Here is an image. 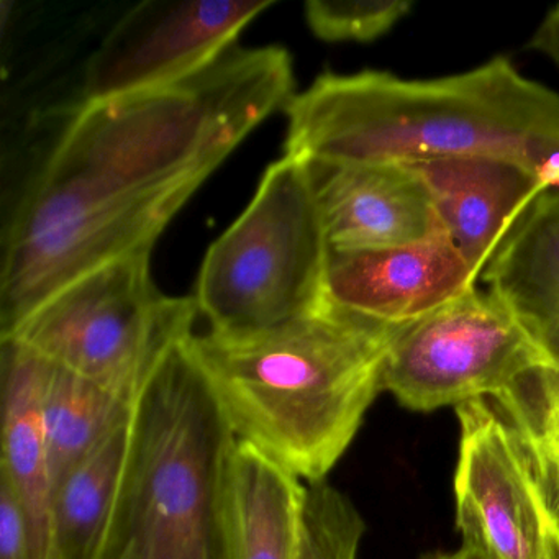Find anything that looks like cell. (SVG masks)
Instances as JSON below:
<instances>
[{"mask_svg": "<svg viewBox=\"0 0 559 559\" xmlns=\"http://www.w3.org/2000/svg\"><path fill=\"white\" fill-rule=\"evenodd\" d=\"M294 94L286 48L235 45L171 86L81 104L5 227L0 336L83 274L152 253L192 195Z\"/></svg>", "mask_w": 559, "mask_h": 559, "instance_id": "1", "label": "cell"}, {"mask_svg": "<svg viewBox=\"0 0 559 559\" xmlns=\"http://www.w3.org/2000/svg\"><path fill=\"white\" fill-rule=\"evenodd\" d=\"M286 116L284 155L312 165L497 156L559 189V94L506 57L435 80L320 74L294 94Z\"/></svg>", "mask_w": 559, "mask_h": 559, "instance_id": "2", "label": "cell"}, {"mask_svg": "<svg viewBox=\"0 0 559 559\" xmlns=\"http://www.w3.org/2000/svg\"><path fill=\"white\" fill-rule=\"evenodd\" d=\"M401 326L326 300L253 335L194 333L191 346L237 440L309 484L326 480L355 440Z\"/></svg>", "mask_w": 559, "mask_h": 559, "instance_id": "3", "label": "cell"}, {"mask_svg": "<svg viewBox=\"0 0 559 559\" xmlns=\"http://www.w3.org/2000/svg\"><path fill=\"white\" fill-rule=\"evenodd\" d=\"M191 338L136 397L119 493L94 559H234L238 440Z\"/></svg>", "mask_w": 559, "mask_h": 559, "instance_id": "4", "label": "cell"}, {"mask_svg": "<svg viewBox=\"0 0 559 559\" xmlns=\"http://www.w3.org/2000/svg\"><path fill=\"white\" fill-rule=\"evenodd\" d=\"M329 257L309 163L284 155L205 253L194 300L207 332L253 335L316 312Z\"/></svg>", "mask_w": 559, "mask_h": 559, "instance_id": "5", "label": "cell"}, {"mask_svg": "<svg viewBox=\"0 0 559 559\" xmlns=\"http://www.w3.org/2000/svg\"><path fill=\"white\" fill-rule=\"evenodd\" d=\"M198 316L194 297L156 286L152 253H136L78 277L0 338L135 402L168 353L194 335Z\"/></svg>", "mask_w": 559, "mask_h": 559, "instance_id": "6", "label": "cell"}, {"mask_svg": "<svg viewBox=\"0 0 559 559\" xmlns=\"http://www.w3.org/2000/svg\"><path fill=\"white\" fill-rule=\"evenodd\" d=\"M551 366L492 290L474 286L395 333L382 391L415 412L490 399Z\"/></svg>", "mask_w": 559, "mask_h": 559, "instance_id": "7", "label": "cell"}, {"mask_svg": "<svg viewBox=\"0 0 559 559\" xmlns=\"http://www.w3.org/2000/svg\"><path fill=\"white\" fill-rule=\"evenodd\" d=\"M454 474L463 545L489 559H559V519L490 399L457 405Z\"/></svg>", "mask_w": 559, "mask_h": 559, "instance_id": "8", "label": "cell"}, {"mask_svg": "<svg viewBox=\"0 0 559 559\" xmlns=\"http://www.w3.org/2000/svg\"><path fill=\"white\" fill-rule=\"evenodd\" d=\"M274 0H146L119 19L84 70V103L171 86L237 45Z\"/></svg>", "mask_w": 559, "mask_h": 559, "instance_id": "9", "label": "cell"}, {"mask_svg": "<svg viewBox=\"0 0 559 559\" xmlns=\"http://www.w3.org/2000/svg\"><path fill=\"white\" fill-rule=\"evenodd\" d=\"M474 286L477 277L443 231L404 247L330 248L326 300L376 322H415Z\"/></svg>", "mask_w": 559, "mask_h": 559, "instance_id": "10", "label": "cell"}, {"mask_svg": "<svg viewBox=\"0 0 559 559\" xmlns=\"http://www.w3.org/2000/svg\"><path fill=\"white\" fill-rule=\"evenodd\" d=\"M309 166L332 250L404 247L443 231L412 166Z\"/></svg>", "mask_w": 559, "mask_h": 559, "instance_id": "11", "label": "cell"}, {"mask_svg": "<svg viewBox=\"0 0 559 559\" xmlns=\"http://www.w3.org/2000/svg\"><path fill=\"white\" fill-rule=\"evenodd\" d=\"M421 176L441 230L479 280L523 212L549 186L520 163L461 156L408 165Z\"/></svg>", "mask_w": 559, "mask_h": 559, "instance_id": "12", "label": "cell"}, {"mask_svg": "<svg viewBox=\"0 0 559 559\" xmlns=\"http://www.w3.org/2000/svg\"><path fill=\"white\" fill-rule=\"evenodd\" d=\"M483 280L559 368V189L523 212Z\"/></svg>", "mask_w": 559, "mask_h": 559, "instance_id": "13", "label": "cell"}, {"mask_svg": "<svg viewBox=\"0 0 559 559\" xmlns=\"http://www.w3.org/2000/svg\"><path fill=\"white\" fill-rule=\"evenodd\" d=\"M50 361L14 338H0L2 457L0 477L17 489L34 520L38 542L50 555V463L44 395Z\"/></svg>", "mask_w": 559, "mask_h": 559, "instance_id": "14", "label": "cell"}, {"mask_svg": "<svg viewBox=\"0 0 559 559\" xmlns=\"http://www.w3.org/2000/svg\"><path fill=\"white\" fill-rule=\"evenodd\" d=\"M306 483L238 441L234 559H297Z\"/></svg>", "mask_w": 559, "mask_h": 559, "instance_id": "15", "label": "cell"}, {"mask_svg": "<svg viewBox=\"0 0 559 559\" xmlns=\"http://www.w3.org/2000/svg\"><path fill=\"white\" fill-rule=\"evenodd\" d=\"M130 430L132 417L117 425L53 487L48 559L96 556L119 493Z\"/></svg>", "mask_w": 559, "mask_h": 559, "instance_id": "16", "label": "cell"}, {"mask_svg": "<svg viewBox=\"0 0 559 559\" xmlns=\"http://www.w3.org/2000/svg\"><path fill=\"white\" fill-rule=\"evenodd\" d=\"M133 405L135 402L50 361L44 417L51 486H57L117 425L132 417Z\"/></svg>", "mask_w": 559, "mask_h": 559, "instance_id": "17", "label": "cell"}, {"mask_svg": "<svg viewBox=\"0 0 559 559\" xmlns=\"http://www.w3.org/2000/svg\"><path fill=\"white\" fill-rule=\"evenodd\" d=\"M490 402L525 451L559 519V368L530 369Z\"/></svg>", "mask_w": 559, "mask_h": 559, "instance_id": "18", "label": "cell"}, {"mask_svg": "<svg viewBox=\"0 0 559 559\" xmlns=\"http://www.w3.org/2000/svg\"><path fill=\"white\" fill-rule=\"evenodd\" d=\"M365 522L352 500L326 480L306 484L297 559H358Z\"/></svg>", "mask_w": 559, "mask_h": 559, "instance_id": "19", "label": "cell"}, {"mask_svg": "<svg viewBox=\"0 0 559 559\" xmlns=\"http://www.w3.org/2000/svg\"><path fill=\"white\" fill-rule=\"evenodd\" d=\"M411 11L408 0H309L304 4V19L319 40L369 44L384 37Z\"/></svg>", "mask_w": 559, "mask_h": 559, "instance_id": "20", "label": "cell"}, {"mask_svg": "<svg viewBox=\"0 0 559 559\" xmlns=\"http://www.w3.org/2000/svg\"><path fill=\"white\" fill-rule=\"evenodd\" d=\"M0 559H47L21 493L0 477Z\"/></svg>", "mask_w": 559, "mask_h": 559, "instance_id": "21", "label": "cell"}, {"mask_svg": "<svg viewBox=\"0 0 559 559\" xmlns=\"http://www.w3.org/2000/svg\"><path fill=\"white\" fill-rule=\"evenodd\" d=\"M530 48L548 58L559 70V4L543 19L530 40Z\"/></svg>", "mask_w": 559, "mask_h": 559, "instance_id": "22", "label": "cell"}, {"mask_svg": "<svg viewBox=\"0 0 559 559\" xmlns=\"http://www.w3.org/2000/svg\"><path fill=\"white\" fill-rule=\"evenodd\" d=\"M424 559H489L484 556L483 552L476 551V549L467 548V546H461L456 551L451 552H433V555L425 556Z\"/></svg>", "mask_w": 559, "mask_h": 559, "instance_id": "23", "label": "cell"}]
</instances>
